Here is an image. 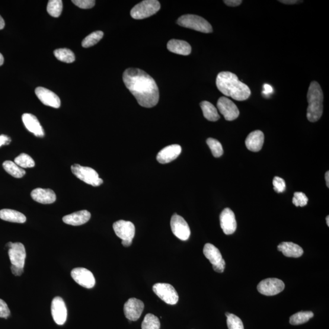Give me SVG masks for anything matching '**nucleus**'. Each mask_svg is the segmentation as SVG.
<instances>
[{
  "label": "nucleus",
  "instance_id": "obj_26",
  "mask_svg": "<svg viewBox=\"0 0 329 329\" xmlns=\"http://www.w3.org/2000/svg\"><path fill=\"white\" fill-rule=\"evenodd\" d=\"M0 218L6 222L17 223H24L27 220L23 213L11 209L0 210Z\"/></svg>",
  "mask_w": 329,
  "mask_h": 329
},
{
  "label": "nucleus",
  "instance_id": "obj_13",
  "mask_svg": "<svg viewBox=\"0 0 329 329\" xmlns=\"http://www.w3.org/2000/svg\"><path fill=\"white\" fill-rule=\"evenodd\" d=\"M75 282L86 289H92L95 285V279L91 271L84 268H76L71 272Z\"/></svg>",
  "mask_w": 329,
  "mask_h": 329
},
{
  "label": "nucleus",
  "instance_id": "obj_38",
  "mask_svg": "<svg viewBox=\"0 0 329 329\" xmlns=\"http://www.w3.org/2000/svg\"><path fill=\"white\" fill-rule=\"evenodd\" d=\"M274 190L278 193H283L286 189L285 181L280 177H274L273 181Z\"/></svg>",
  "mask_w": 329,
  "mask_h": 329
},
{
  "label": "nucleus",
  "instance_id": "obj_18",
  "mask_svg": "<svg viewBox=\"0 0 329 329\" xmlns=\"http://www.w3.org/2000/svg\"><path fill=\"white\" fill-rule=\"evenodd\" d=\"M36 95L44 105L54 108L60 106V100L58 96L46 88L39 87L36 89Z\"/></svg>",
  "mask_w": 329,
  "mask_h": 329
},
{
  "label": "nucleus",
  "instance_id": "obj_23",
  "mask_svg": "<svg viewBox=\"0 0 329 329\" xmlns=\"http://www.w3.org/2000/svg\"><path fill=\"white\" fill-rule=\"evenodd\" d=\"M91 214L87 210H81L63 217L62 220L65 224L80 226L85 224L91 219Z\"/></svg>",
  "mask_w": 329,
  "mask_h": 329
},
{
  "label": "nucleus",
  "instance_id": "obj_35",
  "mask_svg": "<svg viewBox=\"0 0 329 329\" xmlns=\"http://www.w3.org/2000/svg\"><path fill=\"white\" fill-rule=\"evenodd\" d=\"M228 329H245L242 319L234 314L226 313Z\"/></svg>",
  "mask_w": 329,
  "mask_h": 329
},
{
  "label": "nucleus",
  "instance_id": "obj_25",
  "mask_svg": "<svg viewBox=\"0 0 329 329\" xmlns=\"http://www.w3.org/2000/svg\"><path fill=\"white\" fill-rule=\"evenodd\" d=\"M167 49L172 53L183 56L189 55L191 52L190 45L187 41L181 40L172 39L169 41Z\"/></svg>",
  "mask_w": 329,
  "mask_h": 329
},
{
  "label": "nucleus",
  "instance_id": "obj_42",
  "mask_svg": "<svg viewBox=\"0 0 329 329\" xmlns=\"http://www.w3.org/2000/svg\"><path fill=\"white\" fill-rule=\"evenodd\" d=\"M242 0H225V1H224L226 5L229 6H232V7H235V6H239L242 4Z\"/></svg>",
  "mask_w": 329,
  "mask_h": 329
},
{
  "label": "nucleus",
  "instance_id": "obj_7",
  "mask_svg": "<svg viewBox=\"0 0 329 329\" xmlns=\"http://www.w3.org/2000/svg\"><path fill=\"white\" fill-rule=\"evenodd\" d=\"M203 253L212 264L213 269L216 273H222L225 269V261L223 259L221 252L215 246L207 244L204 246Z\"/></svg>",
  "mask_w": 329,
  "mask_h": 329
},
{
  "label": "nucleus",
  "instance_id": "obj_39",
  "mask_svg": "<svg viewBox=\"0 0 329 329\" xmlns=\"http://www.w3.org/2000/svg\"><path fill=\"white\" fill-rule=\"evenodd\" d=\"M72 2L76 6L81 9H91L95 5L94 0H73Z\"/></svg>",
  "mask_w": 329,
  "mask_h": 329
},
{
  "label": "nucleus",
  "instance_id": "obj_50",
  "mask_svg": "<svg viewBox=\"0 0 329 329\" xmlns=\"http://www.w3.org/2000/svg\"><path fill=\"white\" fill-rule=\"evenodd\" d=\"M326 222H327V226H329V216H328L326 217Z\"/></svg>",
  "mask_w": 329,
  "mask_h": 329
},
{
  "label": "nucleus",
  "instance_id": "obj_27",
  "mask_svg": "<svg viewBox=\"0 0 329 329\" xmlns=\"http://www.w3.org/2000/svg\"><path fill=\"white\" fill-rule=\"evenodd\" d=\"M200 105L201 109L203 111L204 117L207 120L216 121L220 119V117L216 108L210 102L204 101L201 102Z\"/></svg>",
  "mask_w": 329,
  "mask_h": 329
},
{
  "label": "nucleus",
  "instance_id": "obj_36",
  "mask_svg": "<svg viewBox=\"0 0 329 329\" xmlns=\"http://www.w3.org/2000/svg\"><path fill=\"white\" fill-rule=\"evenodd\" d=\"M207 144L208 145L214 157L220 158L223 155V146L218 140L209 138L207 140Z\"/></svg>",
  "mask_w": 329,
  "mask_h": 329
},
{
  "label": "nucleus",
  "instance_id": "obj_43",
  "mask_svg": "<svg viewBox=\"0 0 329 329\" xmlns=\"http://www.w3.org/2000/svg\"><path fill=\"white\" fill-rule=\"evenodd\" d=\"M11 141V138L7 136H0V146L5 145H9Z\"/></svg>",
  "mask_w": 329,
  "mask_h": 329
},
{
  "label": "nucleus",
  "instance_id": "obj_19",
  "mask_svg": "<svg viewBox=\"0 0 329 329\" xmlns=\"http://www.w3.org/2000/svg\"><path fill=\"white\" fill-rule=\"evenodd\" d=\"M182 151L181 146L179 145H171L165 147L158 153L157 160L162 164H168L177 159Z\"/></svg>",
  "mask_w": 329,
  "mask_h": 329
},
{
  "label": "nucleus",
  "instance_id": "obj_21",
  "mask_svg": "<svg viewBox=\"0 0 329 329\" xmlns=\"http://www.w3.org/2000/svg\"><path fill=\"white\" fill-rule=\"evenodd\" d=\"M265 136L263 132L257 130L251 133L246 139L247 148L252 152H258L262 148Z\"/></svg>",
  "mask_w": 329,
  "mask_h": 329
},
{
  "label": "nucleus",
  "instance_id": "obj_40",
  "mask_svg": "<svg viewBox=\"0 0 329 329\" xmlns=\"http://www.w3.org/2000/svg\"><path fill=\"white\" fill-rule=\"evenodd\" d=\"M11 314L7 303L0 299V318L7 319Z\"/></svg>",
  "mask_w": 329,
  "mask_h": 329
},
{
  "label": "nucleus",
  "instance_id": "obj_14",
  "mask_svg": "<svg viewBox=\"0 0 329 329\" xmlns=\"http://www.w3.org/2000/svg\"><path fill=\"white\" fill-rule=\"evenodd\" d=\"M115 233L122 241L133 242L136 228L133 223L120 220L113 225Z\"/></svg>",
  "mask_w": 329,
  "mask_h": 329
},
{
  "label": "nucleus",
  "instance_id": "obj_9",
  "mask_svg": "<svg viewBox=\"0 0 329 329\" xmlns=\"http://www.w3.org/2000/svg\"><path fill=\"white\" fill-rule=\"evenodd\" d=\"M285 289V284L277 278H268L258 283V292L268 296H274L282 292Z\"/></svg>",
  "mask_w": 329,
  "mask_h": 329
},
{
  "label": "nucleus",
  "instance_id": "obj_33",
  "mask_svg": "<svg viewBox=\"0 0 329 329\" xmlns=\"http://www.w3.org/2000/svg\"><path fill=\"white\" fill-rule=\"evenodd\" d=\"M62 1L60 0H50L48 3L47 11L53 17H59L62 13Z\"/></svg>",
  "mask_w": 329,
  "mask_h": 329
},
{
  "label": "nucleus",
  "instance_id": "obj_44",
  "mask_svg": "<svg viewBox=\"0 0 329 329\" xmlns=\"http://www.w3.org/2000/svg\"><path fill=\"white\" fill-rule=\"evenodd\" d=\"M264 89L265 91L263 92V94H264L265 95H269L270 94H271V93H272L273 91V87H271V85L268 84H265Z\"/></svg>",
  "mask_w": 329,
  "mask_h": 329
},
{
  "label": "nucleus",
  "instance_id": "obj_48",
  "mask_svg": "<svg viewBox=\"0 0 329 329\" xmlns=\"http://www.w3.org/2000/svg\"><path fill=\"white\" fill-rule=\"evenodd\" d=\"M133 242H127V241H122V245L124 247H129L130 245H132Z\"/></svg>",
  "mask_w": 329,
  "mask_h": 329
},
{
  "label": "nucleus",
  "instance_id": "obj_49",
  "mask_svg": "<svg viewBox=\"0 0 329 329\" xmlns=\"http://www.w3.org/2000/svg\"><path fill=\"white\" fill-rule=\"evenodd\" d=\"M4 63V57H3L2 54L0 53V66H2Z\"/></svg>",
  "mask_w": 329,
  "mask_h": 329
},
{
  "label": "nucleus",
  "instance_id": "obj_24",
  "mask_svg": "<svg viewBox=\"0 0 329 329\" xmlns=\"http://www.w3.org/2000/svg\"><path fill=\"white\" fill-rule=\"evenodd\" d=\"M278 251L282 252L286 257L298 258L302 256L303 251L298 245L292 242H282L278 246Z\"/></svg>",
  "mask_w": 329,
  "mask_h": 329
},
{
  "label": "nucleus",
  "instance_id": "obj_17",
  "mask_svg": "<svg viewBox=\"0 0 329 329\" xmlns=\"http://www.w3.org/2000/svg\"><path fill=\"white\" fill-rule=\"evenodd\" d=\"M51 309L54 322L60 325L64 324L67 318V309L63 300L59 296L54 298Z\"/></svg>",
  "mask_w": 329,
  "mask_h": 329
},
{
  "label": "nucleus",
  "instance_id": "obj_4",
  "mask_svg": "<svg viewBox=\"0 0 329 329\" xmlns=\"http://www.w3.org/2000/svg\"><path fill=\"white\" fill-rule=\"evenodd\" d=\"M177 23L180 26L191 29L204 33H210L213 31L212 25L200 16L187 14L178 18Z\"/></svg>",
  "mask_w": 329,
  "mask_h": 329
},
{
  "label": "nucleus",
  "instance_id": "obj_20",
  "mask_svg": "<svg viewBox=\"0 0 329 329\" xmlns=\"http://www.w3.org/2000/svg\"><path fill=\"white\" fill-rule=\"evenodd\" d=\"M22 121L26 128L29 131L33 133L34 136L38 137H43L45 135L42 126L34 115L31 114H24L22 116Z\"/></svg>",
  "mask_w": 329,
  "mask_h": 329
},
{
  "label": "nucleus",
  "instance_id": "obj_41",
  "mask_svg": "<svg viewBox=\"0 0 329 329\" xmlns=\"http://www.w3.org/2000/svg\"><path fill=\"white\" fill-rule=\"evenodd\" d=\"M11 269L12 271V274H14L15 276H20L22 274L24 273V268H20L16 266H14V265H12L11 267Z\"/></svg>",
  "mask_w": 329,
  "mask_h": 329
},
{
  "label": "nucleus",
  "instance_id": "obj_12",
  "mask_svg": "<svg viewBox=\"0 0 329 329\" xmlns=\"http://www.w3.org/2000/svg\"><path fill=\"white\" fill-rule=\"evenodd\" d=\"M217 107L227 121L234 120L239 116V111L237 105L228 98H220L217 102Z\"/></svg>",
  "mask_w": 329,
  "mask_h": 329
},
{
  "label": "nucleus",
  "instance_id": "obj_30",
  "mask_svg": "<svg viewBox=\"0 0 329 329\" xmlns=\"http://www.w3.org/2000/svg\"><path fill=\"white\" fill-rule=\"evenodd\" d=\"M54 56L60 61L65 63H72L75 60V54L72 51L67 49H60L54 51Z\"/></svg>",
  "mask_w": 329,
  "mask_h": 329
},
{
  "label": "nucleus",
  "instance_id": "obj_2",
  "mask_svg": "<svg viewBox=\"0 0 329 329\" xmlns=\"http://www.w3.org/2000/svg\"><path fill=\"white\" fill-rule=\"evenodd\" d=\"M216 87L223 95L236 101H245L250 98V89L238 79L237 76L229 72H222L217 76Z\"/></svg>",
  "mask_w": 329,
  "mask_h": 329
},
{
  "label": "nucleus",
  "instance_id": "obj_34",
  "mask_svg": "<svg viewBox=\"0 0 329 329\" xmlns=\"http://www.w3.org/2000/svg\"><path fill=\"white\" fill-rule=\"evenodd\" d=\"M16 164L21 168H33L34 167L35 162L33 158L30 156L22 153L15 159Z\"/></svg>",
  "mask_w": 329,
  "mask_h": 329
},
{
  "label": "nucleus",
  "instance_id": "obj_10",
  "mask_svg": "<svg viewBox=\"0 0 329 329\" xmlns=\"http://www.w3.org/2000/svg\"><path fill=\"white\" fill-rule=\"evenodd\" d=\"M170 225L171 231L176 237L183 241H186L189 238L190 229L183 217L174 213L171 217Z\"/></svg>",
  "mask_w": 329,
  "mask_h": 329
},
{
  "label": "nucleus",
  "instance_id": "obj_28",
  "mask_svg": "<svg viewBox=\"0 0 329 329\" xmlns=\"http://www.w3.org/2000/svg\"><path fill=\"white\" fill-rule=\"evenodd\" d=\"M3 167L5 171L15 178H21L26 173V172L15 162L7 161L3 164Z\"/></svg>",
  "mask_w": 329,
  "mask_h": 329
},
{
  "label": "nucleus",
  "instance_id": "obj_31",
  "mask_svg": "<svg viewBox=\"0 0 329 329\" xmlns=\"http://www.w3.org/2000/svg\"><path fill=\"white\" fill-rule=\"evenodd\" d=\"M103 32L101 31H95L89 34L82 41V46L84 48H89L95 46L103 37Z\"/></svg>",
  "mask_w": 329,
  "mask_h": 329
},
{
  "label": "nucleus",
  "instance_id": "obj_3",
  "mask_svg": "<svg viewBox=\"0 0 329 329\" xmlns=\"http://www.w3.org/2000/svg\"><path fill=\"white\" fill-rule=\"evenodd\" d=\"M323 92L320 85L317 82L312 81L308 93L309 106L306 111V117L311 122H316L320 119L323 113Z\"/></svg>",
  "mask_w": 329,
  "mask_h": 329
},
{
  "label": "nucleus",
  "instance_id": "obj_47",
  "mask_svg": "<svg viewBox=\"0 0 329 329\" xmlns=\"http://www.w3.org/2000/svg\"><path fill=\"white\" fill-rule=\"evenodd\" d=\"M325 181H326V185L327 187H329V172L327 171L325 172Z\"/></svg>",
  "mask_w": 329,
  "mask_h": 329
},
{
  "label": "nucleus",
  "instance_id": "obj_32",
  "mask_svg": "<svg viewBox=\"0 0 329 329\" xmlns=\"http://www.w3.org/2000/svg\"><path fill=\"white\" fill-rule=\"evenodd\" d=\"M161 322L157 316L148 314L145 316L142 322V329H160Z\"/></svg>",
  "mask_w": 329,
  "mask_h": 329
},
{
  "label": "nucleus",
  "instance_id": "obj_37",
  "mask_svg": "<svg viewBox=\"0 0 329 329\" xmlns=\"http://www.w3.org/2000/svg\"><path fill=\"white\" fill-rule=\"evenodd\" d=\"M309 199L305 193L295 192L293 198V203L296 207H304L308 204Z\"/></svg>",
  "mask_w": 329,
  "mask_h": 329
},
{
  "label": "nucleus",
  "instance_id": "obj_5",
  "mask_svg": "<svg viewBox=\"0 0 329 329\" xmlns=\"http://www.w3.org/2000/svg\"><path fill=\"white\" fill-rule=\"evenodd\" d=\"M160 9L161 4L157 0H145L134 6L130 15L136 20H142L157 13Z\"/></svg>",
  "mask_w": 329,
  "mask_h": 329
},
{
  "label": "nucleus",
  "instance_id": "obj_46",
  "mask_svg": "<svg viewBox=\"0 0 329 329\" xmlns=\"http://www.w3.org/2000/svg\"><path fill=\"white\" fill-rule=\"evenodd\" d=\"M5 25V21L3 20V18L2 17V16L0 15V30L4 28Z\"/></svg>",
  "mask_w": 329,
  "mask_h": 329
},
{
  "label": "nucleus",
  "instance_id": "obj_16",
  "mask_svg": "<svg viewBox=\"0 0 329 329\" xmlns=\"http://www.w3.org/2000/svg\"><path fill=\"white\" fill-rule=\"evenodd\" d=\"M220 220L221 228L226 235L234 234L237 225L235 214L232 210L229 208L223 210L220 214Z\"/></svg>",
  "mask_w": 329,
  "mask_h": 329
},
{
  "label": "nucleus",
  "instance_id": "obj_11",
  "mask_svg": "<svg viewBox=\"0 0 329 329\" xmlns=\"http://www.w3.org/2000/svg\"><path fill=\"white\" fill-rule=\"evenodd\" d=\"M7 247L9 248L8 254L12 265L24 268L27 257L24 245L21 243L9 242Z\"/></svg>",
  "mask_w": 329,
  "mask_h": 329
},
{
  "label": "nucleus",
  "instance_id": "obj_8",
  "mask_svg": "<svg viewBox=\"0 0 329 329\" xmlns=\"http://www.w3.org/2000/svg\"><path fill=\"white\" fill-rule=\"evenodd\" d=\"M153 292L163 301L170 305L177 304L179 300L178 294L170 284L156 283L152 287Z\"/></svg>",
  "mask_w": 329,
  "mask_h": 329
},
{
  "label": "nucleus",
  "instance_id": "obj_6",
  "mask_svg": "<svg viewBox=\"0 0 329 329\" xmlns=\"http://www.w3.org/2000/svg\"><path fill=\"white\" fill-rule=\"evenodd\" d=\"M71 169L73 174L86 184L98 187L103 183L102 179L99 177L98 172L92 168L74 164L72 166Z\"/></svg>",
  "mask_w": 329,
  "mask_h": 329
},
{
  "label": "nucleus",
  "instance_id": "obj_15",
  "mask_svg": "<svg viewBox=\"0 0 329 329\" xmlns=\"http://www.w3.org/2000/svg\"><path fill=\"white\" fill-rule=\"evenodd\" d=\"M144 303L136 298H130L124 303V313L126 318L130 321L138 320L144 310Z\"/></svg>",
  "mask_w": 329,
  "mask_h": 329
},
{
  "label": "nucleus",
  "instance_id": "obj_22",
  "mask_svg": "<svg viewBox=\"0 0 329 329\" xmlns=\"http://www.w3.org/2000/svg\"><path fill=\"white\" fill-rule=\"evenodd\" d=\"M32 198L36 202L43 204H52L56 200L55 193L52 190L37 188L32 191Z\"/></svg>",
  "mask_w": 329,
  "mask_h": 329
},
{
  "label": "nucleus",
  "instance_id": "obj_45",
  "mask_svg": "<svg viewBox=\"0 0 329 329\" xmlns=\"http://www.w3.org/2000/svg\"><path fill=\"white\" fill-rule=\"evenodd\" d=\"M279 2L283 3V4L286 5H295L297 3H302V1H297V0H282V1H279Z\"/></svg>",
  "mask_w": 329,
  "mask_h": 329
},
{
  "label": "nucleus",
  "instance_id": "obj_29",
  "mask_svg": "<svg viewBox=\"0 0 329 329\" xmlns=\"http://www.w3.org/2000/svg\"><path fill=\"white\" fill-rule=\"evenodd\" d=\"M314 313L311 311L299 312L291 316L290 323L293 325L304 324L314 317Z\"/></svg>",
  "mask_w": 329,
  "mask_h": 329
},
{
  "label": "nucleus",
  "instance_id": "obj_1",
  "mask_svg": "<svg viewBox=\"0 0 329 329\" xmlns=\"http://www.w3.org/2000/svg\"><path fill=\"white\" fill-rule=\"evenodd\" d=\"M123 80L126 87L142 107L151 108L157 105L159 91L155 79L142 70L127 69Z\"/></svg>",
  "mask_w": 329,
  "mask_h": 329
}]
</instances>
